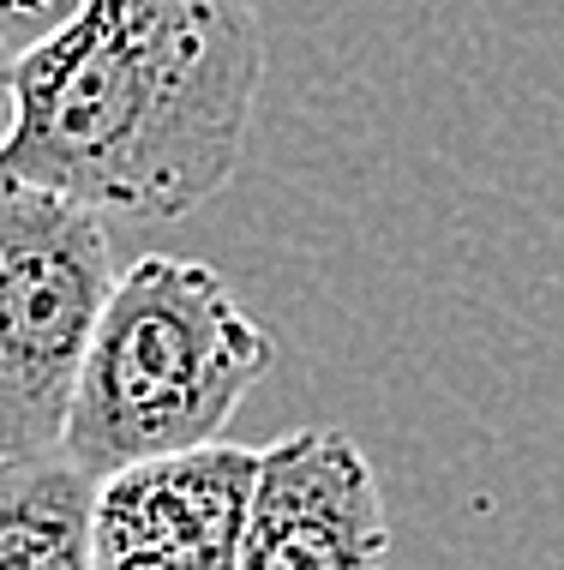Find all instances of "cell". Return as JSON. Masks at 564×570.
<instances>
[{
    "mask_svg": "<svg viewBox=\"0 0 564 570\" xmlns=\"http://www.w3.org/2000/svg\"><path fill=\"white\" fill-rule=\"evenodd\" d=\"M265 85L253 0H85L7 60V175L175 223L240 168Z\"/></svg>",
    "mask_w": 564,
    "mask_h": 570,
    "instance_id": "1",
    "label": "cell"
},
{
    "mask_svg": "<svg viewBox=\"0 0 564 570\" xmlns=\"http://www.w3.org/2000/svg\"><path fill=\"white\" fill-rule=\"evenodd\" d=\"M270 361L277 343L222 271L145 253L109 295L60 451L102 481L127 462L217 444Z\"/></svg>",
    "mask_w": 564,
    "mask_h": 570,
    "instance_id": "2",
    "label": "cell"
},
{
    "mask_svg": "<svg viewBox=\"0 0 564 570\" xmlns=\"http://www.w3.org/2000/svg\"><path fill=\"white\" fill-rule=\"evenodd\" d=\"M120 271L97 205L7 175L0 198V456L67 439Z\"/></svg>",
    "mask_w": 564,
    "mask_h": 570,
    "instance_id": "3",
    "label": "cell"
},
{
    "mask_svg": "<svg viewBox=\"0 0 564 570\" xmlns=\"http://www.w3.org/2000/svg\"><path fill=\"white\" fill-rule=\"evenodd\" d=\"M258 456L217 439L102 474L97 570H240Z\"/></svg>",
    "mask_w": 564,
    "mask_h": 570,
    "instance_id": "4",
    "label": "cell"
},
{
    "mask_svg": "<svg viewBox=\"0 0 564 570\" xmlns=\"http://www.w3.org/2000/svg\"><path fill=\"white\" fill-rule=\"evenodd\" d=\"M390 522L367 451L343 426L265 444L240 570H385Z\"/></svg>",
    "mask_w": 564,
    "mask_h": 570,
    "instance_id": "5",
    "label": "cell"
},
{
    "mask_svg": "<svg viewBox=\"0 0 564 570\" xmlns=\"http://www.w3.org/2000/svg\"><path fill=\"white\" fill-rule=\"evenodd\" d=\"M102 481L67 451L7 456L0 474V570H97Z\"/></svg>",
    "mask_w": 564,
    "mask_h": 570,
    "instance_id": "6",
    "label": "cell"
},
{
    "mask_svg": "<svg viewBox=\"0 0 564 570\" xmlns=\"http://www.w3.org/2000/svg\"><path fill=\"white\" fill-rule=\"evenodd\" d=\"M79 7L85 0H0V42H7V60H19L24 49H37L42 37H55Z\"/></svg>",
    "mask_w": 564,
    "mask_h": 570,
    "instance_id": "7",
    "label": "cell"
}]
</instances>
